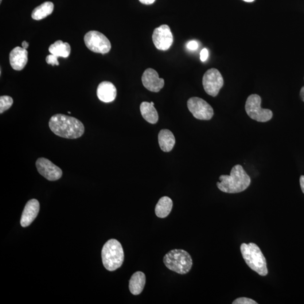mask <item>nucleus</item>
I'll list each match as a JSON object with an SVG mask.
<instances>
[{
	"instance_id": "nucleus-34",
	"label": "nucleus",
	"mask_w": 304,
	"mask_h": 304,
	"mask_svg": "<svg viewBox=\"0 0 304 304\" xmlns=\"http://www.w3.org/2000/svg\"><path fill=\"white\" fill-rule=\"evenodd\" d=\"M2 0H0V3H1Z\"/></svg>"
},
{
	"instance_id": "nucleus-3",
	"label": "nucleus",
	"mask_w": 304,
	"mask_h": 304,
	"mask_svg": "<svg viewBox=\"0 0 304 304\" xmlns=\"http://www.w3.org/2000/svg\"><path fill=\"white\" fill-rule=\"evenodd\" d=\"M241 251L243 258L247 266L262 276L268 274L266 258L255 243H243L241 245Z\"/></svg>"
},
{
	"instance_id": "nucleus-24",
	"label": "nucleus",
	"mask_w": 304,
	"mask_h": 304,
	"mask_svg": "<svg viewBox=\"0 0 304 304\" xmlns=\"http://www.w3.org/2000/svg\"><path fill=\"white\" fill-rule=\"evenodd\" d=\"M59 58L54 54H51L50 55L47 56L46 58V63L49 64H52V65L60 64L59 61H58V58Z\"/></svg>"
},
{
	"instance_id": "nucleus-22",
	"label": "nucleus",
	"mask_w": 304,
	"mask_h": 304,
	"mask_svg": "<svg viewBox=\"0 0 304 304\" xmlns=\"http://www.w3.org/2000/svg\"><path fill=\"white\" fill-rule=\"evenodd\" d=\"M13 104L12 97L9 96H1L0 97V114L8 110Z\"/></svg>"
},
{
	"instance_id": "nucleus-6",
	"label": "nucleus",
	"mask_w": 304,
	"mask_h": 304,
	"mask_svg": "<svg viewBox=\"0 0 304 304\" xmlns=\"http://www.w3.org/2000/svg\"><path fill=\"white\" fill-rule=\"evenodd\" d=\"M262 99L259 95L252 94L248 97L245 105V110L248 116L258 122H266L270 121L273 112L268 109L261 107Z\"/></svg>"
},
{
	"instance_id": "nucleus-20",
	"label": "nucleus",
	"mask_w": 304,
	"mask_h": 304,
	"mask_svg": "<svg viewBox=\"0 0 304 304\" xmlns=\"http://www.w3.org/2000/svg\"><path fill=\"white\" fill-rule=\"evenodd\" d=\"M49 52L58 57L68 58L71 54V46L67 42L58 40L51 45Z\"/></svg>"
},
{
	"instance_id": "nucleus-27",
	"label": "nucleus",
	"mask_w": 304,
	"mask_h": 304,
	"mask_svg": "<svg viewBox=\"0 0 304 304\" xmlns=\"http://www.w3.org/2000/svg\"><path fill=\"white\" fill-rule=\"evenodd\" d=\"M155 0H139V1L144 5H151L155 2Z\"/></svg>"
},
{
	"instance_id": "nucleus-25",
	"label": "nucleus",
	"mask_w": 304,
	"mask_h": 304,
	"mask_svg": "<svg viewBox=\"0 0 304 304\" xmlns=\"http://www.w3.org/2000/svg\"><path fill=\"white\" fill-rule=\"evenodd\" d=\"M198 44L196 41H191L186 44L187 49L190 50H196L198 49Z\"/></svg>"
},
{
	"instance_id": "nucleus-13",
	"label": "nucleus",
	"mask_w": 304,
	"mask_h": 304,
	"mask_svg": "<svg viewBox=\"0 0 304 304\" xmlns=\"http://www.w3.org/2000/svg\"><path fill=\"white\" fill-rule=\"evenodd\" d=\"M40 211V203L32 199L27 203L23 210L21 219V224L23 227H28L37 216Z\"/></svg>"
},
{
	"instance_id": "nucleus-21",
	"label": "nucleus",
	"mask_w": 304,
	"mask_h": 304,
	"mask_svg": "<svg viewBox=\"0 0 304 304\" xmlns=\"http://www.w3.org/2000/svg\"><path fill=\"white\" fill-rule=\"evenodd\" d=\"M54 4L52 2H45L35 8L32 13L34 20L40 21L48 17L53 13Z\"/></svg>"
},
{
	"instance_id": "nucleus-17",
	"label": "nucleus",
	"mask_w": 304,
	"mask_h": 304,
	"mask_svg": "<svg viewBox=\"0 0 304 304\" xmlns=\"http://www.w3.org/2000/svg\"><path fill=\"white\" fill-rule=\"evenodd\" d=\"M158 142L162 151L170 152L175 144V138L173 132L167 129L161 130L158 134Z\"/></svg>"
},
{
	"instance_id": "nucleus-31",
	"label": "nucleus",
	"mask_w": 304,
	"mask_h": 304,
	"mask_svg": "<svg viewBox=\"0 0 304 304\" xmlns=\"http://www.w3.org/2000/svg\"><path fill=\"white\" fill-rule=\"evenodd\" d=\"M243 1L245 2H252L253 1H254L255 0H243Z\"/></svg>"
},
{
	"instance_id": "nucleus-8",
	"label": "nucleus",
	"mask_w": 304,
	"mask_h": 304,
	"mask_svg": "<svg viewBox=\"0 0 304 304\" xmlns=\"http://www.w3.org/2000/svg\"><path fill=\"white\" fill-rule=\"evenodd\" d=\"M202 84L206 92L209 95L215 97L223 87L224 80L217 69L212 68L205 73Z\"/></svg>"
},
{
	"instance_id": "nucleus-18",
	"label": "nucleus",
	"mask_w": 304,
	"mask_h": 304,
	"mask_svg": "<svg viewBox=\"0 0 304 304\" xmlns=\"http://www.w3.org/2000/svg\"><path fill=\"white\" fill-rule=\"evenodd\" d=\"M140 112L144 120L152 124H155L158 122V115L156 110L153 105L147 101H144L140 104Z\"/></svg>"
},
{
	"instance_id": "nucleus-10",
	"label": "nucleus",
	"mask_w": 304,
	"mask_h": 304,
	"mask_svg": "<svg viewBox=\"0 0 304 304\" xmlns=\"http://www.w3.org/2000/svg\"><path fill=\"white\" fill-rule=\"evenodd\" d=\"M152 40L157 49L162 51L169 49L174 42L173 33L169 26L163 25L155 29L152 35Z\"/></svg>"
},
{
	"instance_id": "nucleus-5",
	"label": "nucleus",
	"mask_w": 304,
	"mask_h": 304,
	"mask_svg": "<svg viewBox=\"0 0 304 304\" xmlns=\"http://www.w3.org/2000/svg\"><path fill=\"white\" fill-rule=\"evenodd\" d=\"M163 263L171 271L180 274H188L192 269L193 260L192 257L184 249H175L167 252Z\"/></svg>"
},
{
	"instance_id": "nucleus-11",
	"label": "nucleus",
	"mask_w": 304,
	"mask_h": 304,
	"mask_svg": "<svg viewBox=\"0 0 304 304\" xmlns=\"http://www.w3.org/2000/svg\"><path fill=\"white\" fill-rule=\"evenodd\" d=\"M36 166L38 172L49 181L59 180L63 175V172L59 167L44 157L37 159Z\"/></svg>"
},
{
	"instance_id": "nucleus-9",
	"label": "nucleus",
	"mask_w": 304,
	"mask_h": 304,
	"mask_svg": "<svg viewBox=\"0 0 304 304\" xmlns=\"http://www.w3.org/2000/svg\"><path fill=\"white\" fill-rule=\"evenodd\" d=\"M187 106L194 118L198 120H210L213 116L212 107L200 97H191L187 101Z\"/></svg>"
},
{
	"instance_id": "nucleus-19",
	"label": "nucleus",
	"mask_w": 304,
	"mask_h": 304,
	"mask_svg": "<svg viewBox=\"0 0 304 304\" xmlns=\"http://www.w3.org/2000/svg\"><path fill=\"white\" fill-rule=\"evenodd\" d=\"M173 202L168 197H163L159 199L155 206V213L159 218H165L169 215L172 210Z\"/></svg>"
},
{
	"instance_id": "nucleus-28",
	"label": "nucleus",
	"mask_w": 304,
	"mask_h": 304,
	"mask_svg": "<svg viewBox=\"0 0 304 304\" xmlns=\"http://www.w3.org/2000/svg\"><path fill=\"white\" fill-rule=\"evenodd\" d=\"M300 186H301L302 190L303 191V192L304 194V175H302V176L300 177Z\"/></svg>"
},
{
	"instance_id": "nucleus-16",
	"label": "nucleus",
	"mask_w": 304,
	"mask_h": 304,
	"mask_svg": "<svg viewBox=\"0 0 304 304\" xmlns=\"http://www.w3.org/2000/svg\"><path fill=\"white\" fill-rule=\"evenodd\" d=\"M146 282V275L142 272H136L132 274L129 281V289L134 295L142 293Z\"/></svg>"
},
{
	"instance_id": "nucleus-33",
	"label": "nucleus",
	"mask_w": 304,
	"mask_h": 304,
	"mask_svg": "<svg viewBox=\"0 0 304 304\" xmlns=\"http://www.w3.org/2000/svg\"><path fill=\"white\" fill-rule=\"evenodd\" d=\"M68 114H71V112H68Z\"/></svg>"
},
{
	"instance_id": "nucleus-23",
	"label": "nucleus",
	"mask_w": 304,
	"mask_h": 304,
	"mask_svg": "<svg viewBox=\"0 0 304 304\" xmlns=\"http://www.w3.org/2000/svg\"><path fill=\"white\" fill-rule=\"evenodd\" d=\"M233 304H258L255 300L247 298H240L237 299L232 303Z\"/></svg>"
},
{
	"instance_id": "nucleus-7",
	"label": "nucleus",
	"mask_w": 304,
	"mask_h": 304,
	"mask_svg": "<svg viewBox=\"0 0 304 304\" xmlns=\"http://www.w3.org/2000/svg\"><path fill=\"white\" fill-rule=\"evenodd\" d=\"M84 41L87 48L92 52L105 54L110 52L111 49L110 40L98 31H90L85 34Z\"/></svg>"
},
{
	"instance_id": "nucleus-32",
	"label": "nucleus",
	"mask_w": 304,
	"mask_h": 304,
	"mask_svg": "<svg viewBox=\"0 0 304 304\" xmlns=\"http://www.w3.org/2000/svg\"><path fill=\"white\" fill-rule=\"evenodd\" d=\"M151 103L152 105H153V106H154V103H153V102H152H152H151Z\"/></svg>"
},
{
	"instance_id": "nucleus-4",
	"label": "nucleus",
	"mask_w": 304,
	"mask_h": 304,
	"mask_svg": "<svg viewBox=\"0 0 304 304\" xmlns=\"http://www.w3.org/2000/svg\"><path fill=\"white\" fill-rule=\"evenodd\" d=\"M101 258L105 268L109 271H115L122 266L124 261V252L122 244L118 240L111 239L103 245Z\"/></svg>"
},
{
	"instance_id": "nucleus-15",
	"label": "nucleus",
	"mask_w": 304,
	"mask_h": 304,
	"mask_svg": "<svg viewBox=\"0 0 304 304\" xmlns=\"http://www.w3.org/2000/svg\"><path fill=\"white\" fill-rule=\"evenodd\" d=\"M96 93L100 100L104 103H111L116 99L117 89L111 82L103 81L97 87Z\"/></svg>"
},
{
	"instance_id": "nucleus-12",
	"label": "nucleus",
	"mask_w": 304,
	"mask_h": 304,
	"mask_svg": "<svg viewBox=\"0 0 304 304\" xmlns=\"http://www.w3.org/2000/svg\"><path fill=\"white\" fill-rule=\"evenodd\" d=\"M142 81L144 87L152 92H159L165 85L164 80L159 78L157 72L152 68L147 69L144 71Z\"/></svg>"
},
{
	"instance_id": "nucleus-26",
	"label": "nucleus",
	"mask_w": 304,
	"mask_h": 304,
	"mask_svg": "<svg viewBox=\"0 0 304 304\" xmlns=\"http://www.w3.org/2000/svg\"><path fill=\"white\" fill-rule=\"evenodd\" d=\"M209 57V52L207 49H204L201 50L200 53V59L202 61H205L208 60Z\"/></svg>"
},
{
	"instance_id": "nucleus-29",
	"label": "nucleus",
	"mask_w": 304,
	"mask_h": 304,
	"mask_svg": "<svg viewBox=\"0 0 304 304\" xmlns=\"http://www.w3.org/2000/svg\"><path fill=\"white\" fill-rule=\"evenodd\" d=\"M22 46L23 48L27 49V48H29V44L27 41H25L22 42Z\"/></svg>"
},
{
	"instance_id": "nucleus-1",
	"label": "nucleus",
	"mask_w": 304,
	"mask_h": 304,
	"mask_svg": "<svg viewBox=\"0 0 304 304\" xmlns=\"http://www.w3.org/2000/svg\"><path fill=\"white\" fill-rule=\"evenodd\" d=\"M49 126L54 134L65 139L79 138L85 132L84 124L79 120L62 114L53 116L49 120Z\"/></svg>"
},
{
	"instance_id": "nucleus-14",
	"label": "nucleus",
	"mask_w": 304,
	"mask_h": 304,
	"mask_svg": "<svg viewBox=\"0 0 304 304\" xmlns=\"http://www.w3.org/2000/svg\"><path fill=\"white\" fill-rule=\"evenodd\" d=\"M28 62V52L21 47H16L10 54V63L14 70L21 71Z\"/></svg>"
},
{
	"instance_id": "nucleus-30",
	"label": "nucleus",
	"mask_w": 304,
	"mask_h": 304,
	"mask_svg": "<svg viewBox=\"0 0 304 304\" xmlns=\"http://www.w3.org/2000/svg\"><path fill=\"white\" fill-rule=\"evenodd\" d=\"M300 97L304 102V87L302 88L301 91H300Z\"/></svg>"
},
{
	"instance_id": "nucleus-2",
	"label": "nucleus",
	"mask_w": 304,
	"mask_h": 304,
	"mask_svg": "<svg viewBox=\"0 0 304 304\" xmlns=\"http://www.w3.org/2000/svg\"><path fill=\"white\" fill-rule=\"evenodd\" d=\"M220 182L217 186L222 192L227 193H238L243 192L251 184V178L244 170L243 166H234L230 175H221Z\"/></svg>"
}]
</instances>
